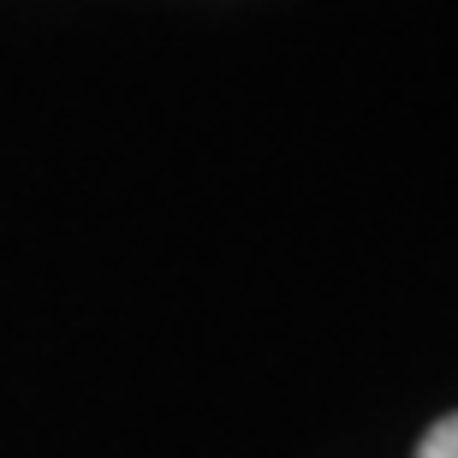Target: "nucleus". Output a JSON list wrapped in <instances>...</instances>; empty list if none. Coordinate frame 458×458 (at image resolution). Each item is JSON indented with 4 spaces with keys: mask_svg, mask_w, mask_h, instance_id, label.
Returning a JSON list of instances; mask_svg holds the SVG:
<instances>
[{
    "mask_svg": "<svg viewBox=\"0 0 458 458\" xmlns=\"http://www.w3.org/2000/svg\"><path fill=\"white\" fill-rule=\"evenodd\" d=\"M417 458H458V411H453V417H441V423L417 441Z\"/></svg>",
    "mask_w": 458,
    "mask_h": 458,
    "instance_id": "nucleus-1",
    "label": "nucleus"
}]
</instances>
